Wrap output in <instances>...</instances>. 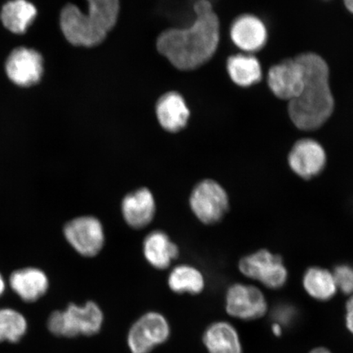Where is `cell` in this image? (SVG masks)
I'll use <instances>...</instances> for the list:
<instances>
[{"instance_id": "1", "label": "cell", "mask_w": 353, "mask_h": 353, "mask_svg": "<svg viewBox=\"0 0 353 353\" xmlns=\"http://www.w3.org/2000/svg\"><path fill=\"white\" fill-rule=\"evenodd\" d=\"M195 19L185 28L165 30L157 39V50L176 69L200 68L215 54L220 41V22L210 0L194 4Z\"/></svg>"}, {"instance_id": "2", "label": "cell", "mask_w": 353, "mask_h": 353, "mask_svg": "<svg viewBox=\"0 0 353 353\" xmlns=\"http://www.w3.org/2000/svg\"><path fill=\"white\" fill-rule=\"evenodd\" d=\"M296 59L303 70L304 85L301 94L290 101L289 116L299 130H316L325 125L334 112L329 66L313 52L299 55Z\"/></svg>"}, {"instance_id": "3", "label": "cell", "mask_w": 353, "mask_h": 353, "mask_svg": "<svg viewBox=\"0 0 353 353\" xmlns=\"http://www.w3.org/2000/svg\"><path fill=\"white\" fill-rule=\"evenodd\" d=\"M88 12L69 3L60 13V28L74 46L91 48L107 38L118 21L120 0H87Z\"/></svg>"}, {"instance_id": "4", "label": "cell", "mask_w": 353, "mask_h": 353, "mask_svg": "<svg viewBox=\"0 0 353 353\" xmlns=\"http://www.w3.org/2000/svg\"><path fill=\"white\" fill-rule=\"evenodd\" d=\"M103 323V313L94 302L85 305L70 303L65 311L51 313L47 327L57 337L74 338L79 335L92 336L98 334Z\"/></svg>"}, {"instance_id": "5", "label": "cell", "mask_w": 353, "mask_h": 353, "mask_svg": "<svg viewBox=\"0 0 353 353\" xmlns=\"http://www.w3.org/2000/svg\"><path fill=\"white\" fill-rule=\"evenodd\" d=\"M189 204L200 222L212 225L219 223L228 214L230 201L222 185L213 179H204L192 189Z\"/></svg>"}, {"instance_id": "6", "label": "cell", "mask_w": 353, "mask_h": 353, "mask_svg": "<svg viewBox=\"0 0 353 353\" xmlns=\"http://www.w3.org/2000/svg\"><path fill=\"white\" fill-rule=\"evenodd\" d=\"M239 270L245 276L271 290L281 289L288 280L283 259L268 250H260L243 257Z\"/></svg>"}, {"instance_id": "7", "label": "cell", "mask_w": 353, "mask_h": 353, "mask_svg": "<svg viewBox=\"0 0 353 353\" xmlns=\"http://www.w3.org/2000/svg\"><path fill=\"white\" fill-rule=\"evenodd\" d=\"M65 240L83 257L99 255L105 245V232L101 221L94 216H81L65 225Z\"/></svg>"}, {"instance_id": "8", "label": "cell", "mask_w": 353, "mask_h": 353, "mask_svg": "<svg viewBox=\"0 0 353 353\" xmlns=\"http://www.w3.org/2000/svg\"><path fill=\"white\" fill-rule=\"evenodd\" d=\"M226 311L241 321H255L267 314L268 304L262 290L252 285L236 283L226 293Z\"/></svg>"}, {"instance_id": "9", "label": "cell", "mask_w": 353, "mask_h": 353, "mask_svg": "<svg viewBox=\"0 0 353 353\" xmlns=\"http://www.w3.org/2000/svg\"><path fill=\"white\" fill-rule=\"evenodd\" d=\"M170 334V325L164 316L148 312L132 325L128 334V344L132 353H149L165 342Z\"/></svg>"}, {"instance_id": "10", "label": "cell", "mask_w": 353, "mask_h": 353, "mask_svg": "<svg viewBox=\"0 0 353 353\" xmlns=\"http://www.w3.org/2000/svg\"><path fill=\"white\" fill-rule=\"evenodd\" d=\"M6 73L15 85L28 88L41 81L43 74V57L34 48L17 47L6 59Z\"/></svg>"}, {"instance_id": "11", "label": "cell", "mask_w": 353, "mask_h": 353, "mask_svg": "<svg viewBox=\"0 0 353 353\" xmlns=\"http://www.w3.org/2000/svg\"><path fill=\"white\" fill-rule=\"evenodd\" d=\"M327 163L325 150L317 141L300 139L288 154L290 170L299 178L309 180L319 176Z\"/></svg>"}, {"instance_id": "12", "label": "cell", "mask_w": 353, "mask_h": 353, "mask_svg": "<svg viewBox=\"0 0 353 353\" xmlns=\"http://www.w3.org/2000/svg\"><path fill=\"white\" fill-rule=\"evenodd\" d=\"M268 85L278 99L289 101L296 99L304 85L302 65L294 59L272 66L268 74Z\"/></svg>"}, {"instance_id": "13", "label": "cell", "mask_w": 353, "mask_h": 353, "mask_svg": "<svg viewBox=\"0 0 353 353\" xmlns=\"http://www.w3.org/2000/svg\"><path fill=\"white\" fill-rule=\"evenodd\" d=\"M230 37L235 46L245 54H254L266 46L268 32L264 22L253 14H244L234 20Z\"/></svg>"}, {"instance_id": "14", "label": "cell", "mask_w": 353, "mask_h": 353, "mask_svg": "<svg viewBox=\"0 0 353 353\" xmlns=\"http://www.w3.org/2000/svg\"><path fill=\"white\" fill-rule=\"evenodd\" d=\"M121 212L125 223L136 230L151 224L157 213V204L151 190L141 188L123 198Z\"/></svg>"}, {"instance_id": "15", "label": "cell", "mask_w": 353, "mask_h": 353, "mask_svg": "<svg viewBox=\"0 0 353 353\" xmlns=\"http://www.w3.org/2000/svg\"><path fill=\"white\" fill-rule=\"evenodd\" d=\"M156 114L163 129L178 132L187 126L191 113L182 96L176 92H169L158 100Z\"/></svg>"}, {"instance_id": "16", "label": "cell", "mask_w": 353, "mask_h": 353, "mask_svg": "<svg viewBox=\"0 0 353 353\" xmlns=\"http://www.w3.org/2000/svg\"><path fill=\"white\" fill-rule=\"evenodd\" d=\"M10 285L24 302L33 303L47 293L50 281L41 269L26 268L12 273Z\"/></svg>"}, {"instance_id": "17", "label": "cell", "mask_w": 353, "mask_h": 353, "mask_svg": "<svg viewBox=\"0 0 353 353\" xmlns=\"http://www.w3.org/2000/svg\"><path fill=\"white\" fill-rule=\"evenodd\" d=\"M143 254L145 260L154 268L165 270L179 258V248L167 233L156 230L145 236Z\"/></svg>"}, {"instance_id": "18", "label": "cell", "mask_w": 353, "mask_h": 353, "mask_svg": "<svg viewBox=\"0 0 353 353\" xmlns=\"http://www.w3.org/2000/svg\"><path fill=\"white\" fill-rule=\"evenodd\" d=\"M209 353H243L239 333L227 321H217L206 329L203 336Z\"/></svg>"}, {"instance_id": "19", "label": "cell", "mask_w": 353, "mask_h": 353, "mask_svg": "<svg viewBox=\"0 0 353 353\" xmlns=\"http://www.w3.org/2000/svg\"><path fill=\"white\" fill-rule=\"evenodd\" d=\"M37 14V7L28 0H10L0 11V21L8 32L22 34L32 25Z\"/></svg>"}, {"instance_id": "20", "label": "cell", "mask_w": 353, "mask_h": 353, "mask_svg": "<svg viewBox=\"0 0 353 353\" xmlns=\"http://www.w3.org/2000/svg\"><path fill=\"white\" fill-rule=\"evenodd\" d=\"M227 70L235 85L248 88L261 81L263 70L257 57L249 54H239L228 57Z\"/></svg>"}, {"instance_id": "21", "label": "cell", "mask_w": 353, "mask_h": 353, "mask_svg": "<svg viewBox=\"0 0 353 353\" xmlns=\"http://www.w3.org/2000/svg\"><path fill=\"white\" fill-rule=\"evenodd\" d=\"M303 286L309 296L321 302L332 299L338 291L333 273L320 267L307 269L303 277Z\"/></svg>"}, {"instance_id": "22", "label": "cell", "mask_w": 353, "mask_h": 353, "mask_svg": "<svg viewBox=\"0 0 353 353\" xmlns=\"http://www.w3.org/2000/svg\"><path fill=\"white\" fill-rule=\"evenodd\" d=\"M168 284L176 294H201L205 288V278L201 271L191 265L182 264L171 271Z\"/></svg>"}, {"instance_id": "23", "label": "cell", "mask_w": 353, "mask_h": 353, "mask_svg": "<svg viewBox=\"0 0 353 353\" xmlns=\"http://www.w3.org/2000/svg\"><path fill=\"white\" fill-rule=\"evenodd\" d=\"M28 321L12 308L0 309V343H19L28 331Z\"/></svg>"}, {"instance_id": "24", "label": "cell", "mask_w": 353, "mask_h": 353, "mask_svg": "<svg viewBox=\"0 0 353 353\" xmlns=\"http://www.w3.org/2000/svg\"><path fill=\"white\" fill-rule=\"evenodd\" d=\"M337 288L344 294H353V267L350 264H339L333 271Z\"/></svg>"}, {"instance_id": "25", "label": "cell", "mask_w": 353, "mask_h": 353, "mask_svg": "<svg viewBox=\"0 0 353 353\" xmlns=\"http://www.w3.org/2000/svg\"><path fill=\"white\" fill-rule=\"evenodd\" d=\"M296 312L292 306L281 305L277 307L274 312V322L280 324L284 328L285 325H288L294 319Z\"/></svg>"}, {"instance_id": "26", "label": "cell", "mask_w": 353, "mask_h": 353, "mask_svg": "<svg viewBox=\"0 0 353 353\" xmlns=\"http://www.w3.org/2000/svg\"><path fill=\"white\" fill-rule=\"evenodd\" d=\"M345 323L346 327L353 335V294L350 295L346 303Z\"/></svg>"}, {"instance_id": "27", "label": "cell", "mask_w": 353, "mask_h": 353, "mask_svg": "<svg viewBox=\"0 0 353 353\" xmlns=\"http://www.w3.org/2000/svg\"><path fill=\"white\" fill-rule=\"evenodd\" d=\"M272 330L276 336H281L282 333H283V327L280 324L276 323V322L272 324Z\"/></svg>"}, {"instance_id": "28", "label": "cell", "mask_w": 353, "mask_h": 353, "mask_svg": "<svg viewBox=\"0 0 353 353\" xmlns=\"http://www.w3.org/2000/svg\"><path fill=\"white\" fill-rule=\"evenodd\" d=\"M309 353H332L331 352L328 348L324 347H317L313 348V350Z\"/></svg>"}, {"instance_id": "29", "label": "cell", "mask_w": 353, "mask_h": 353, "mask_svg": "<svg viewBox=\"0 0 353 353\" xmlns=\"http://www.w3.org/2000/svg\"><path fill=\"white\" fill-rule=\"evenodd\" d=\"M6 281H4L3 277L0 273V296L4 293V291H6Z\"/></svg>"}, {"instance_id": "30", "label": "cell", "mask_w": 353, "mask_h": 353, "mask_svg": "<svg viewBox=\"0 0 353 353\" xmlns=\"http://www.w3.org/2000/svg\"><path fill=\"white\" fill-rule=\"evenodd\" d=\"M343 3L347 10L353 14V0H343Z\"/></svg>"}]
</instances>
